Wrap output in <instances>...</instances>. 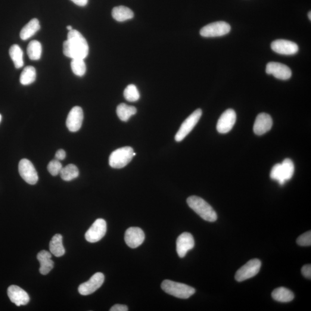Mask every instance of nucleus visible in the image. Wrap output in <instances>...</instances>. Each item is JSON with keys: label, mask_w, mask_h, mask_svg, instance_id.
<instances>
[{"label": "nucleus", "mask_w": 311, "mask_h": 311, "mask_svg": "<svg viewBox=\"0 0 311 311\" xmlns=\"http://www.w3.org/2000/svg\"><path fill=\"white\" fill-rule=\"evenodd\" d=\"M50 251L56 257L63 256L65 253V248L62 243V236L56 234L52 238L49 244Z\"/></svg>", "instance_id": "b1692460"}, {"label": "nucleus", "mask_w": 311, "mask_h": 311, "mask_svg": "<svg viewBox=\"0 0 311 311\" xmlns=\"http://www.w3.org/2000/svg\"><path fill=\"white\" fill-rule=\"evenodd\" d=\"M134 156L133 149L124 147L112 152L109 157V164L113 169H122L128 164Z\"/></svg>", "instance_id": "39448f33"}, {"label": "nucleus", "mask_w": 311, "mask_h": 311, "mask_svg": "<svg viewBox=\"0 0 311 311\" xmlns=\"http://www.w3.org/2000/svg\"><path fill=\"white\" fill-rule=\"evenodd\" d=\"M39 21L37 18H33L29 23L25 25L20 33V38L23 40H27L35 35L40 29Z\"/></svg>", "instance_id": "412c9836"}, {"label": "nucleus", "mask_w": 311, "mask_h": 311, "mask_svg": "<svg viewBox=\"0 0 311 311\" xmlns=\"http://www.w3.org/2000/svg\"><path fill=\"white\" fill-rule=\"evenodd\" d=\"M187 203L191 209L207 222H214L217 220L215 210L204 199L197 196H191L187 200Z\"/></svg>", "instance_id": "f03ea898"}, {"label": "nucleus", "mask_w": 311, "mask_h": 311, "mask_svg": "<svg viewBox=\"0 0 311 311\" xmlns=\"http://www.w3.org/2000/svg\"><path fill=\"white\" fill-rule=\"evenodd\" d=\"M1 120H2V116H1V115L0 114V122H1Z\"/></svg>", "instance_id": "ea45409f"}, {"label": "nucleus", "mask_w": 311, "mask_h": 311, "mask_svg": "<svg viewBox=\"0 0 311 311\" xmlns=\"http://www.w3.org/2000/svg\"><path fill=\"white\" fill-rule=\"evenodd\" d=\"M128 307L125 305L116 304L111 308L110 311H127Z\"/></svg>", "instance_id": "c9c22d12"}, {"label": "nucleus", "mask_w": 311, "mask_h": 311, "mask_svg": "<svg viewBox=\"0 0 311 311\" xmlns=\"http://www.w3.org/2000/svg\"><path fill=\"white\" fill-rule=\"evenodd\" d=\"M294 173V166L290 158H286L282 163L275 165L270 172V178L278 181L280 185L292 179Z\"/></svg>", "instance_id": "7ed1b4c3"}, {"label": "nucleus", "mask_w": 311, "mask_h": 311, "mask_svg": "<svg viewBox=\"0 0 311 311\" xmlns=\"http://www.w3.org/2000/svg\"><path fill=\"white\" fill-rule=\"evenodd\" d=\"M145 240V233L138 227H130L124 235V241L128 246L136 248L142 244Z\"/></svg>", "instance_id": "dca6fc26"}, {"label": "nucleus", "mask_w": 311, "mask_h": 311, "mask_svg": "<svg viewBox=\"0 0 311 311\" xmlns=\"http://www.w3.org/2000/svg\"><path fill=\"white\" fill-rule=\"evenodd\" d=\"M297 243L301 246H310L311 245V232L303 233L297 239Z\"/></svg>", "instance_id": "473e14b6"}, {"label": "nucleus", "mask_w": 311, "mask_h": 311, "mask_svg": "<svg viewBox=\"0 0 311 311\" xmlns=\"http://www.w3.org/2000/svg\"><path fill=\"white\" fill-rule=\"evenodd\" d=\"M83 118L84 114L82 108L75 106L71 108L66 122L68 130L71 132L79 131L82 126Z\"/></svg>", "instance_id": "4468645a"}, {"label": "nucleus", "mask_w": 311, "mask_h": 311, "mask_svg": "<svg viewBox=\"0 0 311 311\" xmlns=\"http://www.w3.org/2000/svg\"><path fill=\"white\" fill-rule=\"evenodd\" d=\"M8 295L11 302L18 307L25 306L30 301L27 292L17 285H11L8 288Z\"/></svg>", "instance_id": "a211bd4d"}, {"label": "nucleus", "mask_w": 311, "mask_h": 311, "mask_svg": "<svg viewBox=\"0 0 311 311\" xmlns=\"http://www.w3.org/2000/svg\"><path fill=\"white\" fill-rule=\"evenodd\" d=\"M106 231L105 221L102 219H97L86 232V239L90 242H98L104 237Z\"/></svg>", "instance_id": "9d476101"}, {"label": "nucleus", "mask_w": 311, "mask_h": 311, "mask_svg": "<svg viewBox=\"0 0 311 311\" xmlns=\"http://www.w3.org/2000/svg\"><path fill=\"white\" fill-rule=\"evenodd\" d=\"M66 152H65L64 149H59V150L56 152L55 155V159L59 161L63 160L65 157H66Z\"/></svg>", "instance_id": "f704fd0d"}, {"label": "nucleus", "mask_w": 311, "mask_h": 311, "mask_svg": "<svg viewBox=\"0 0 311 311\" xmlns=\"http://www.w3.org/2000/svg\"><path fill=\"white\" fill-rule=\"evenodd\" d=\"M301 273L305 277L308 279H311V264H306L301 269Z\"/></svg>", "instance_id": "72a5a7b5"}, {"label": "nucleus", "mask_w": 311, "mask_h": 311, "mask_svg": "<svg viewBox=\"0 0 311 311\" xmlns=\"http://www.w3.org/2000/svg\"><path fill=\"white\" fill-rule=\"evenodd\" d=\"M71 68L75 75L82 77L86 72V65L85 60L82 58L71 59Z\"/></svg>", "instance_id": "c756f323"}, {"label": "nucleus", "mask_w": 311, "mask_h": 311, "mask_svg": "<svg viewBox=\"0 0 311 311\" xmlns=\"http://www.w3.org/2000/svg\"><path fill=\"white\" fill-rule=\"evenodd\" d=\"M18 172L25 182L31 185L38 181V175L34 165L29 160L23 158L18 164Z\"/></svg>", "instance_id": "1a4fd4ad"}, {"label": "nucleus", "mask_w": 311, "mask_h": 311, "mask_svg": "<svg viewBox=\"0 0 311 311\" xmlns=\"http://www.w3.org/2000/svg\"><path fill=\"white\" fill-rule=\"evenodd\" d=\"M193 236L189 232L180 235L176 241V251L180 258H184L188 252L194 247Z\"/></svg>", "instance_id": "f3484780"}, {"label": "nucleus", "mask_w": 311, "mask_h": 311, "mask_svg": "<svg viewBox=\"0 0 311 311\" xmlns=\"http://www.w3.org/2000/svg\"><path fill=\"white\" fill-rule=\"evenodd\" d=\"M71 1L80 7H85L88 4V0H71Z\"/></svg>", "instance_id": "e433bc0d"}, {"label": "nucleus", "mask_w": 311, "mask_h": 311, "mask_svg": "<svg viewBox=\"0 0 311 311\" xmlns=\"http://www.w3.org/2000/svg\"><path fill=\"white\" fill-rule=\"evenodd\" d=\"M67 29L69 31H71L73 30V28L71 26H68L67 27Z\"/></svg>", "instance_id": "4c0bfd02"}, {"label": "nucleus", "mask_w": 311, "mask_h": 311, "mask_svg": "<svg viewBox=\"0 0 311 311\" xmlns=\"http://www.w3.org/2000/svg\"><path fill=\"white\" fill-rule=\"evenodd\" d=\"M36 79V70L32 66H28L24 68L20 77V82L23 86L31 85Z\"/></svg>", "instance_id": "cd10ccee"}, {"label": "nucleus", "mask_w": 311, "mask_h": 311, "mask_svg": "<svg viewBox=\"0 0 311 311\" xmlns=\"http://www.w3.org/2000/svg\"><path fill=\"white\" fill-rule=\"evenodd\" d=\"M123 95L126 100L130 102L138 101L140 97L138 88L133 85H129L126 87L124 89Z\"/></svg>", "instance_id": "7c9ffc66"}, {"label": "nucleus", "mask_w": 311, "mask_h": 311, "mask_svg": "<svg viewBox=\"0 0 311 311\" xmlns=\"http://www.w3.org/2000/svg\"><path fill=\"white\" fill-rule=\"evenodd\" d=\"M161 287L166 293L182 299H187L195 293L194 288L171 280H164Z\"/></svg>", "instance_id": "20e7f679"}, {"label": "nucleus", "mask_w": 311, "mask_h": 311, "mask_svg": "<svg viewBox=\"0 0 311 311\" xmlns=\"http://www.w3.org/2000/svg\"><path fill=\"white\" fill-rule=\"evenodd\" d=\"M64 54L68 58L85 59L89 53V46L82 34L76 30L69 31L63 44Z\"/></svg>", "instance_id": "f257e3e1"}, {"label": "nucleus", "mask_w": 311, "mask_h": 311, "mask_svg": "<svg viewBox=\"0 0 311 311\" xmlns=\"http://www.w3.org/2000/svg\"><path fill=\"white\" fill-rule=\"evenodd\" d=\"M137 113V109L133 106H130L125 104H121L118 105L117 108V114L121 121L126 122L130 118L135 115Z\"/></svg>", "instance_id": "a878e982"}, {"label": "nucleus", "mask_w": 311, "mask_h": 311, "mask_svg": "<svg viewBox=\"0 0 311 311\" xmlns=\"http://www.w3.org/2000/svg\"><path fill=\"white\" fill-rule=\"evenodd\" d=\"M202 111L199 108L196 110L183 122L178 132L175 135V140L177 142L182 141L185 139L186 137L194 129L196 124L198 122L199 120L202 116Z\"/></svg>", "instance_id": "6e6552de"}, {"label": "nucleus", "mask_w": 311, "mask_h": 311, "mask_svg": "<svg viewBox=\"0 0 311 311\" xmlns=\"http://www.w3.org/2000/svg\"><path fill=\"white\" fill-rule=\"evenodd\" d=\"M266 73L272 74L276 79L287 80L292 76V71L287 65L276 62H270L267 64Z\"/></svg>", "instance_id": "ddd939ff"}, {"label": "nucleus", "mask_w": 311, "mask_h": 311, "mask_svg": "<svg viewBox=\"0 0 311 311\" xmlns=\"http://www.w3.org/2000/svg\"><path fill=\"white\" fill-rule=\"evenodd\" d=\"M231 26L220 21L207 25L200 30V35L205 38H213L226 35L231 31Z\"/></svg>", "instance_id": "423d86ee"}, {"label": "nucleus", "mask_w": 311, "mask_h": 311, "mask_svg": "<svg viewBox=\"0 0 311 311\" xmlns=\"http://www.w3.org/2000/svg\"><path fill=\"white\" fill-rule=\"evenodd\" d=\"M273 126V120L270 115L260 113L258 115L253 127L254 132L258 136H262L268 132Z\"/></svg>", "instance_id": "6ab92c4d"}, {"label": "nucleus", "mask_w": 311, "mask_h": 311, "mask_svg": "<svg viewBox=\"0 0 311 311\" xmlns=\"http://www.w3.org/2000/svg\"><path fill=\"white\" fill-rule=\"evenodd\" d=\"M104 281V274L98 272L91 276L88 281L79 286V294L83 295H87L94 293L98 289L102 287Z\"/></svg>", "instance_id": "9b49d317"}, {"label": "nucleus", "mask_w": 311, "mask_h": 311, "mask_svg": "<svg viewBox=\"0 0 311 311\" xmlns=\"http://www.w3.org/2000/svg\"><path fill=\"white\" fill-rule=\"evenodd\" d=\"M61 178L65 181H71L79 175V171L75 165L70 164L62 169L60 173Z\"/></svg>", "instance_id": "bb28decb"}, {"label": "nucleus", "mask_w": 311, "mask_h": 311, "mask_svg": "<svg viewBox=\"0 0 311 311\" xmlns=\"http://www.w3.org/2000/svg\"><path fill=\"white\" fill-rule=\"evenodd\" d=\"M51 258V254L46 250H42L38 254L37 259L40 263L39 272L42 275H48L53 269L54 262Z\"/></svg>", "instance_id": "aec40b11"}, {"label": "nucleus", "mask_w": 311, "mask_h": 311, "mask_svg": "<svg viewBox=\"0 0 311 311\" xmlns=\"http://www.w3.org/2000/svg\"><path fill=\"white\" fill-rule=\"evenodd\" d=\"M9 53L12 60L14 62L16 68L19 69L23 67V52L19 46L17 45H12L9 49Z\"/></svg>", "instance_id": "393cba45"}, {"label": "nucleus", "mask_w": 311, "mask_h": 311, "mask_svg": "<svg viewBox=\"0 0 311 311\" xmlns=\"http://www.w3.org/2000/svg\"><path fill=\"white\" fill-rule=\"evenodd\" d=\"M272 295L274 300L281 303L290 302L294 298L293 292L284 287L275 289L272 292Z\"/></svg>", "instance_id": "5701e85b"}, {"label": "nucleus", "mask_w": 311, "mask_h": 311, "mask_svg": "<svg viewBox=\"0 0 311 311\" xmlns=\"http://www.w3.org/2000/svg\"><path fill=\"white\" fill-rule=\"evenodd\" d=\"M62 165L60 161L57 160H52L50 162L48 166V170L51 175L52 176H57L60 174L62 169Z\"/></svg>", "instance_id": "2f4dec72"}, {"label": "nucleus", "mask_w": 311, "mask_h": 311, "mask_svg": "<svg viewBox=\"0 0 311 311\" xmlns=\"http://www.w3.org/2000/svg\"><path fill=\"white\" fill-rule=\"evenodd\" d=\"M309 15V18H310V20H311V11L309 12V15Z\"/></svg>", "instance_id": "58836bf2"}, {"label": "nucleus", "mask_w": 311, "mask_h": 311, "mask_svg": "<svg viewBox=\"0 0 311 311\" xmlns=\"http://www.w3.org/2000/svg\"><path fill=\"white\" fill-rule=\"evenodd\" d=\"M236 121V112L233 109H228L222 114L218 120L217 130L221 134L228 133L232 129Z\"/></svg>", "instance_id": "f8f14e48"}, {"label": "nucleus", "mask_w": 311, "mask_h": 311, "mask_svg": "<svg viewBox=\"0 0 311 311\" xmlns=\"http://www.w3.org/2000/svg\"><path fill=\"white\" fill-rule=\"evenodd\" d=\"M27 54L31 60H38L41 57L42 48L38 40H32L27 47Z\"/></svg>", "instance_id": "c85d7f7f"}, {"label": "nucleus", "mask_w": 311, "mask_h": 311, "mask_svg": "<svg viewBox=\"0 0 311 311\" xmlns=\"http://www.w3.org/2000/svg\"><path fill=\"white\" fill-rule=\"evenodd\" d=\"M273 51L276 53L282 55H294L298 51L296 43L285 39H277L271 44Z\"/></svg>", "instance_id": "2eb2a0df"}, {"label": "nucleus", "mask_w": 311, "mask_h": 311, "mask_svg": "<svg viewBox=\"0 0 311 311\" xmlns=\"http://www.w3.org/2000/svg\"><path fill=\"white\" fill-rule=\"evenodd\" d=\"M112 17L117 21L122 22L132 19L134 17V13L130 8L124 6H119L113 8L112 11Z\"/></svg>", "instance_id": "4be33fe9"}, {"label": "nucleus", "mask_w": 311, "mask_h": 311, "mask_svg": "<svg viewBox=\"0 0 311 311\" xmlns=\"http://www.w3.org/2000/svg\"><path fill=\"white\" fill-rule=\"evenodd\" d=\"M262 263L258 259L249 260L239 269L235 275V279L238 282H242L256 276L259 273Z\"/></svg>", "instance_id": "0eeeda50"}]
</instances>
